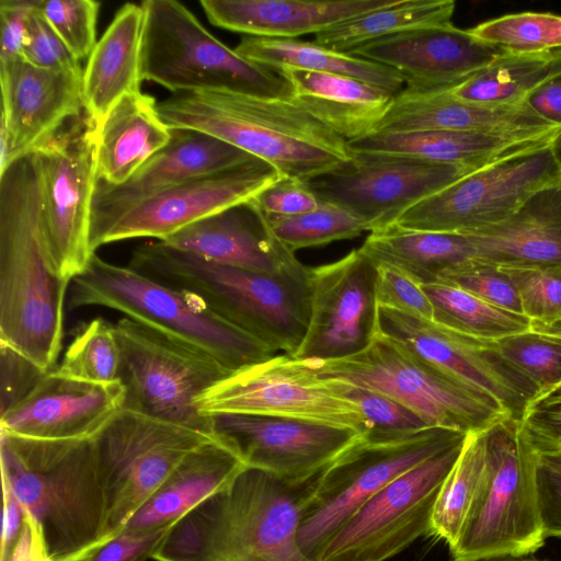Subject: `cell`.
<instances>
[{
    "label": "cell",
    "instance_id": "6da1fadb",
    "mask_svg": "<svg viewBox=\"0 0 561 561\" xmlns=\"http://www.w3.org/2000/svg\"><path fill=\"white\" fill-rule=\"evenodd\" d=\"M71 280L54 270L33 153L0 174V344L44 371L61 351Z\"/></svg>",
    "mask_w": 561,
    "mask_h": 561
},
{
    "label": "cell",
    "instance_id": "7a4b0ae2",
    "mask_svg": "<svg viewBox=\"0 0 561 561\" xmlns=\"http://www.w3.org/2000/svg\"><path fill=\"white\" fill-rule=\"evenodd\" d=\"M1 480L41 524L54 561H84L110 541L94 438L48 440L1 432Z\"/></svg>",
    "mask_w": 561,
    "mask_h": 561
},
{
    "label": "cell",
    "instance_id": "3957f363",
    "mask_svg": "<svg viewBox=\"0 0 561 561\" xmlns=\"http://www.w3.org/2000/svg\"><path fill=\"white\" fill-rule=\"evenodd\" d=\"M170 129L214 136L307 181L348 161L347 141L290 99L229 91L172 93L157 104Z\"/></svg>",
    "mask_w": 561,
    "mask_h": 561
},
{
    "label": "cell",
    "instance_id": "277c9868",
    "mask_svg": "<svg viewBox=\"0 0 561 561\" xmlns=\"http://www.w3.org/2000/svg\"><path fill=\"white\" fill-rule=\"evenodd\" d=\"M128 265L199 297L217 314L276 353L293 357L309 321L310 267L268 274L208 261L163 241L136 248Z\"/></svg>",
    "mask_w": 561,
    "mask_h": 561
},
{
    "label": "cell",
    "instance_id": "5b68a950",
    "mask_svg": "<svg viewBox=\"0 0 561 561\" xmlns=\"http://www.w3.org/2000/svg\"><path fill=\"white\" fill-rule=\"evenodd\" d=\"M297 488L245 469L180 519L154 561H314L298 542Z\"/></svg>",
    "mask_w": 561,
    "mask_h": 561
},
{
    "label": "cell",
    "instance_id": "8992f818",
    "mask_svg": "<svg viewBox=\"0 0 561 561\" xmlns=\"http://www.w3.org/2000/svg\"><path fill=\"white\" fill-rule=\"evenodd\" d=\"M104 307L202 351L231 371L278 353L211 310L196 295L165 285L129 265L110 263L94 253L70 283L67 307Z\"/></svg>",
    "mask_w": 561,
    "mask_h": 561
},
{
    "label": "cell",
    "instance_id": "52a82bcc",
    "mask_svg": "<svg viewBox=\"0 0 561 561\" xmlns=\"http://www.w3.org/2000/svg\"><path fill=\"white\" fill-rule=\"evenodd\" d=\"M538 454L522 421L486 432L483 481L456 543L454 561L523 557L545 543L537 496Z\"/></svg>",
    "mask_w": 561,
    "mask_h": 561
},
{
    "label": "cell",
    "instance_id": "ba28073f",
    "mask_svg": "<svg viewBox=\"0 0 561 561\" xmlns=\"http://www.w3.org/2000/svg\"><path fill=\"white\" fill-rule=\"evenodd\" d=\"M466 436L440 427L398 436L367 432L297 488L298 542L302 551L316 560L328 541L382 488Z\"/></svg>",
    "mask_w": 561,
    "mask_h": 561
},
{
    "label": "cell",
    "instance_id": "9c48e42d",
    "mask_svg": "<svg viewBox=\"0 0 561 561\" xmlns=\"http://www.w3.org/2000/svg\"><path fill=\"white\" fill-rule=\"evenodd\" d=\"M302 362L321 377L390 397L431 427L469 434L508 417L495 400L380 331L365 350L351 356Z\"/></svg>",
    "mask_w": 561,
    "mask_h": 561
},
{
    "label": "cell",
    "instance_id": "30bf717a",
    "mask_svg": "<svg viewBox=\"0 0 561 561\" xmlns=\"http://www.w3.org/2000/svg\"><path fill=\"white\" fill-rule=\"evenodd\" d=\"M144 80L172 93L229 91L290 99L289 83L275 70L249 61L210 34L175 0L141 2Z\"/></svg>",
    "mask_w": 561,
    "mask_h": 561
},
{
    "label": "cell",
    "instance_id": "8fae6325",
    "mask_svg": "<svg viewBox=\"0 0 561 561\" xmlns=\"http://www.w3.org/2000/svg\"><path fill=\"white\" fill-rule=\"evenodd\" d=\"M121 350L119 378L126 408L153 417L215 433L197 398L233 371L210 355L127 317L115 323Z\"/></svg>",
    "mask_w": 561,
    "mask_h": 561
},
{
    "label": "cell",
    "instance_id": "7c38bea8",
    "mask_svg": "<svg viewBox=\"0 0 561 561\" xmlns=\"http://www.w3.org/2000/svg\"><path fill=\"white\" fill-rule=\"evenodd\" d=\"M215 436L124 407L94 437L108 539L123 531L187 455Z\"/></svg>",
    "mask_w": 561,
    "mask_h": 561
},
{
    "label": "cell",
    "instance_id": "4fadbf2b",
    "mask_svg": "<svg viewBox=\"0 0 561 561\" xmlns=\"http://www.w3.org/2000/svg\"><path fill=\"white\" fill-rule=\"evenodd\" d=\"M98 127L78 117L33 153L42 221L55 272L72 280L91 256V211L96 185Z\"/></svg>",
    "mask_w": 561,
    "mask_h": 561
},
{
    "label": "cell",
    "instance_id": "5bb4252c",
    "mask_svg": "<svg viewBox=\"0 0 561 561\" xmlns=\"http://www.w3.org/2000/svg\"><path fill=\"white\" fill-rule=\"evenodd\" d=\"M196 407L205 416L268 415L369 432L359 407L337 380L321 377L285 354L232 373L202 393Z\"/></svg>",
    "mask_w": 561,
    "mask_h": 561
},
{
    "label": "cell",
    "instance_id": "9a60e30c",
    "mask_svg": "<svg viewBox=\"0 0 561 561\" xmlns=\"http://www.w3.org/2000/svg\"><path fill=\"white\" fill-rule=\"evenodd\" d=\"M561 181L552 145L481 168L403 211L405 230L469 233L512 216L541 188Z\"/></svg>",
    "mask_w": 561,
    "mask_h": 561
},
{
    "label": "cell",
    "instance_id": "2e32d148",
    "mask_svg": "<svg viewBox=\"0 0 561 561\" xmlns=\"http://www.w3.org/2000/svg\"><path fill=\"white\" fill-rule=\"evenodd\" d=\"M463 442L382 488L328 541L314 561H387L430 535L436 499Z\"/></svg>",
    "mask_w": 561,
    "mask_h": 561
},
{
    "label": "cell",
    "instance_id": "e0dca14e",
    "mask_svg": "<svg viewBox=\"0 0 561 561\" xmlns=\"http://www.w3.org/2000/svg\"><path fill=\"white\" fill-rule=\"evenodd\" d=\"M351 153L348 161L305 182L319 202L364 218L371 231L392 225L416 203L474 172L405 157Z\"/></svg>",
    "mask_w": 561,
    "mask_h": 561
},
{
    "label": "cell",
    "instance_id": "ac0fdd59",
    "mask_svg": "<svg viewBox=\"0 0 561 561\" xmlns=\"http://www.w3.org/2000/svg\"><path fill=\"white\" fill-rule=\"evenodd\" d=\"M376 264L359 248L310 267L309 321L293 358L327 360L365 350L379 332Z\"/></svg>",
    "mask_w": 561,
    "mask_h": 561
},
{
    "label": "cell",
    "instance_id": "d6986e66",
    "mask_svg": "<svg viewBox=\"0 0 561 561\" xmlns=\"http://www.w3.org/2000/svg\"><path fill=\"white\" fill-rule=\"evenodd\" d=\"M282 174L253 158L234 168L168 187L127 207L90 238L91 250L133 238L164 241L186 226L254 198Z\"/></svg>",
    "mask_w": 561,
    "mask_h": 561
},
{
    "label": "cell",
    "instance_id": "ffe728a7",
    "mask_svg": "<svg viewBox=\"0 0 561 561\" xmlns=\"http://www.w3.org/2000/svg\"><path fill=\"white\" fill-rule=\"evenodd\" d=\"M378 327L415 355L495 400L510 419L522 421L539 393L502 357L493 341L382 307H378Z\"/></svg>",
    "mask_w": 561,
    "mask_h": 561
},
{
    "label": "cell",
    "instance_id": "44dd1931",
    "mask_svg": "<svg viewBox=\"0 0 561 561\" xmlns=\"http://www.w3.org/2000/svg\"><path fill=\"white\" fill-rule=\"evenodd\" d=\"M214 432L230 439L249 468L299 488L366 433L323 423L255 414L210 415Z\"/></svg>",
    "mask_w": 561,
    "mask_h": 561
},
{
    "label": "cell",
    "instance_id": "7402d4cb",
    "mask_svg": "<svg viewBox=\"0 0 561 561\" xmlns=\"http://www.w3.org/2000/svg\"><path fill=\"white\" fill-rule=\"evenodd\" d=\"M507 51L451 23L381 37L347 54L391 68L409 91L439 93L465 83Z\"/></svg>",
    "mask_w": 561,
    "mask_h": 561
},
{
    "label": "cell",
    "instance_id": "603a6c76",
    "mask_svg": "<svg viewBox=\"0 0 561 561\" xmlns=\"http://www.w3.org/2000/svg\"><path fill=\"white\" fill-rule=\"evenodd\" d=\"M122 380L98 383L47 371L15 404L1 412V432L48 440L94 438L124 408Z\"/></svg>",
    "mask_w": 561,
    "mask_h": 561
},
{
    "label": "cell",
    "instance_id": "cb8c5ba5",
    "mask_svg": "<svg viewBox=\"0 0 561 561\" xmlns=\"http://www.w3.org/2000/svg\"><path fill=\"white\" fill-rule=\"evenodd\" d=\"M83 72L53 71L23 58L0 64L1 123L13 162L35 151L84 111Z\"/></svg>",
    "mask_w": 561,
    "mask_h": 561
},
{
    "label": "cell",
    "instance_id": "d4e9b609",
    "mask_svg": "<svg viewBox=\"0 0 561 561\" xmlns=\"http://www.w3.org/2000/svg\"><path fill=\"white\" fill-rule=\"evenodd\" d=\"M250 153L194 129H171L170 141L126 183L112 186L96 181L91 233L102 229L136 202L168 187L225 171L252 160Z\"/></svg>",
    "mask_w": 561,
    "mask_h": 561
},
{
    "label": "cell",
    "instance_id": "484cf974",
    "mask_svg": "<svg viewBox=\"0 0 561 561\" xmlns=\"http://www.w3.org/2000/svg\"><path fill=\"white\" fill-rule=\"evenodd\" d=\"M163 242L208 261L268 274L304 265L275 236L253 198L199 219Z\"/></svg>",
    "mask_w": 561,
    "mask_h": 561
},
{
    "label": "cell",
    "instance_id": "4316f807",
    "mask_svg": "<svg viewBox=\"0 0 561 561\" xmlns=\"http://www.w3.org/2000/svg\"><path fill=\"white\" fill-rule=\"evenodd\" d=\"M561 129L528 103L491 105L459 100L448 92L420 93L403 89L374 133L450 130L483 134H533Z\"/></svg>",
    "mask_w": 561,
    "mask_h": 561
},
{
    "label": "cell",
    "instance_id": "83f0119b",
    "mask_svg": "<svg viewBox=\"0 0 561 561\" xmlns=\"http://www.w3.org/2000/svg\"><path fill=\"white\" fill-rule=\"evenodd\" d=\"M561 129L533 134H483L450 130L371 133L348 140L351 152L412 158L461 165L473 171L551 146Z\"/></svg>",
    "mask_w": 561,
    "mask_h": 561
},
{
    "label": "cell",
    "instance_id": "f1b7e54d",
    "mask_svg": "<svg viewBox=\"0 0 561 561\" xmlns=\"http://www.w3.org/2000/svg\"><path fill=\"white\" fill-rule=\"evenodd\" d=\"M248 468L237 446L216 433L213 439L196 448L178 465L129 519L123 531H137L179 522L198 505L227 489Z\"/></svg>",
    "mask_w": 561,
    "mask_h": 561
},
{
    "label": "cell",
    "instance_id": "f546056e",
    "mask_svg": "<svg viewBox=\"0 0 561 561\" xmlns=\"http://www.w3.org/2000/svg\"><path fill=\"white\" fill-rule=\"evenodd\" d=\"M393 0H202L208 21L220 28L266 38L314 35Z\"/></svg>",
    "mask_w": 561,
    "mask_h": 561
},
{
    "label": "cell",
    "instance_id": "4dcf8cb0",
    "mask_svg": "<svg viewBox=\"0 0 561 561\" xmlns=\"http://www.w3.org/2000/svg\"><path fill=\"white\" fill-rule=\"evenodd\" d=\"M466 234L474 259L499 266L561 265V181L505 220Z\"/></svg>",
    "mask_w": 561,
    "mask_h": 561
},
{
    "label": "cell",
    "instance_id": "1f68e13d",
    "mask_svg": "<svg viewBox=\"0 0 561 561\" xmlns=\"http://www.w3.org/2000/svg\"><path fill=\"white\" fill-rule=\"evenodd\" d=\"M291 88L290 100L346 141L374 133L394 94L362 80L290 67L275 70Z\"/></svg>",
    "mask_w": 561,
    "mask_h": 561
},
{
    "label": "cell",
    "instance_id": "d6a6232c",
    "mask_svg": "<svg viewBox=\"0 0 561 561\" xmlns=\"http://www.w3.org/2000/svg\"><path fill=\"white\" fill-rule=\"evenodd\" d=\"M145 11L126 3L96 42L82 77L84 113L100 126L126 94L140 92Z\"/></svg>",
    "mask_w": 561,
    "mask_h": 561
},
{
    "label": "cell",
    "instance_id": "836d02e7",
    "mask_svg": "<svg viewBox=\"0 0 561 561\" xmlns=\"http://www.w3.org/2000/svg\"><path fill=\"white\" fill-rule=\"evenodd\" d=\"M156 100L140 92L124 95L107 113L96 134V181L126 183L171 139Z\"/></svg>",
    "mask_w": 561,
    "mask_h": 561
},
{
    "label": "cell",
    "instance_id": "e575fe53",
    "mask_svg": "<svg viewBox=\"0 0 561 561\" xmlns=\"http://www.w3.org/2000/svg\"><path fill=\"white\" fill-rule=\"evenodd\" d=\"M234 50L244 59L272 70L290 67L342 75L379 87L394 95L404 89L403 79L391 68L327 48L316 42L244 36Z\"/></svg>",
    "mask_w": 561,
    "mask_h": 561
},
{
    "label": "cell",
    "instance_id": "d590c367",
    "mask_svg": "<svg viewBox=\"0 0 561 561\" xmlns=\"http://www.w3.org/2000/svg\"><path fill=\"white\" fill-rule=\"evenodd\" d=\"M453 0H393L388 5L342 21L314 36L327 48L348 53L404 31L451 24Z\"/></svg>",
    "mask_w": 561,
    "mask_h": 561
},
{
    "label": "cell",
    "instance_id": "8d00e7d4",
    "mask_svg": "<svg viewBox=\"0 0 561 561\" xmlns=\"http://www.w3.org/2000/svg\"><path fill=\"white\" fill-rule=\"evenodd\" d=\"M558 73L554 50L507 51L448 93L468 102L519 105L528 103L530 95Z\"/></svg>",
    "mask_w": 561,
    "mask_h": 561
},
{
    "label": "cell",
    "instance_id": "74e56055",
    "mask_svg": "<svg viewBox=\"0 0 561 561\" xmlns=\"http://www.w3.org/2000/svg\"><path fill=\"white\" fill-rule=\"evenodd\" d=\"M433 307V321L462 334L499 341L530 330V320L489 304L471 293L446 283L422 285Z\"/></svg>",
    "mask_w": 561,
    "mask_h": 561
},
{
    "label": "cell",
    "instance_id": "f35d334b",
    "mask_svg": "<svg viewBox=\"0 0 561 561\" xmlns=\"http://www.w3.org/2000/svg\"><path fill=\"white\" fill-rule=\"evenodd\" d=\"M486 432L467 434L434 505L430 535L444 540L449 548L456 543L483 481Z\"/></svg>",
    "mask_w": 561,
    "mask_h": 561
},
{
    "label": "cell",
    "instance_id": "ab89813d",
    "mask_svg": "<svg viewBox=\"0 0 561 561\" xmlns=\"http://www.w3.org/2000/svg\"><path fill=\"white\" fill-rule=\"evenodd\" d=\"M56 374L82 381L121 380V350L115 324L98 317L78 325Z\"/></svg>",
    "mask_w": 561,
    "mask_h": 561
},
{
    "label": "cell",
    "instance_id": "60d3db41",
    "mask_svg": "<svg viewBox=\"0 0 561 561\" xmlns=\"http://www.w3.org/2000/svg\"><path fill=\"white\" fill-rule=\"evenodd\" d=\"M266 217L275 236L293 252L353 239L364 231L373 230L371 225L364 218L325 202H320L317 208L302 214Z\"/></svg>",
    "mask_w": 561,
    "mask_h": 561
},
{
    "label": "cell",
    "instance_id": "b9f144b4",
    "mask_svg": "<svg viewBox=\"0 0 561 561\" xmlns=\"http://www.w3.org/2000/svg\"><path fill=\"white\" fill-rule=\"evenodd\" d=\"M479 41L513 53L561 49V15L520 12L488 20L469 28Z\"/></svg>",
    "mask_w": 561,
    "mask_h": 561
},
{
    "label": "cell",
    "instance_id": "7bdbcfd3",
    "mask_svg": "<svg viewBox=\"0 0 561 561\" xmlns=\"http://www.w3.org/2000/svg\"><path fill=\"white\" fill-rule=\"evenodd\" d=\"M502 357L531 381L540 394L561 386V342L533 331L495 341Z\"/></svg>",
    "mask_w": 561,
    "mask_h": 561
},
{
    "label": "cell",
    "instance_id": "ee69618b",
    "mask_svg": "<svg viewBox=\"0 0 561 561\" xmlns=\"http://www.w3.org/2000/svg\"><path fill=\"white\" fill-rule=\"evenodd\" d=\"M499 267L514 283L523 313L530 322L550 324L561 320V265Z\"/></svg>",
    "mask_w": 561,
    "mask_h": 561
},
{
    "label": "cell",
    "instance_id": "f6af8a7d",
    "mask_svg": "<svg viewBox=\"0 0 561 561\" xmlns=\"http://www.w3.org/2000/svg\"><path fill=\"white\" fill-rule=\"evenodd\" d=\"M34 7L80 61L96 44L100 2L93 0H34Z\"/></svg>",
    "mask_w": 561,
    "mask_h": 561
},
{
    "label": "cell",
    "instance_id": "bcb514c9",
    "mask_svg": "<svg viewBox=\"0 0 561 561\" xmlns=\"http://www.w3.org/2000/svg\"><path fill=\"white\" fill-rule=\"evenodd\" d=\"M436 283L455 285L489 304L524 314L514 283L493 263L472 259L442 273Z\"/></svg>",
    "mask_w": 561,
    "mask_h": 561
},
{
    "label": "cell",
    "instance_id": "7dc6e473",
    "mask_svg": "<svg viewBox=\"0 0 561 561\" xmlns=\"http://www.w3.org/2000/svg\"><path fill=\"white\" fill-rule=\"evenodd\" d=\"M336 380V379H335ZM343 392L354 401L377 435L398 436L416 433L431 426L400 402L374 390L337 380Z\"/></svg>",
    "mask_w": 561,
    "mask_h": 561
},
{
    "label": "cell",
    "instance_id": "c3c4849f",
    "mask_svg": "<svg viewBox=\"0 0 561 561\" xmlns=\"http://www.w3.org/2000/svg\"><path fill=\"white\" fill-rule=\"evenodd\" d=\"M375 264V295L378 307L433 320L432 304L419 280L391 264Z\"/></svg>",
    "mask_w": 561,
    "mask_h": 561
},
{
    "label": "cell",
    "instance_id": "681fc988",
    "mask_svg": "<svg viewBox=\"0 0 561 561\" xmlns=\"http://www.w3.org/2000/svg\"><path fill=\"white\" fill-rule=\"evenodd\" d=\"M22 58L41 69L83 72L80 61L69 51L35 7L30 15Z\"/></svg>",
    "mask_w": 561,
    "mask_h": 561
},
{
    "label": "cell",
    "instance_id": "f907efd6",
    "mask_svg": "<svg viewBox=\"0 0 561 561\" xmlns=\"http://www.w3.org/2000/svg\"><path fill=\"white\" fill-rule=\"evenodd\" d=\"M176 523L137 531H123L89 556L84 561H147L152 559Z\"/></svg>",
    "mask_w": 561,
    "mask_h": 561
},
{
    "label": "cell",
    "instance_id": "816d5d0a",
    "mask_svg": "<svg viewBox=\"0 0 561 561\" xmlns=\"http://www.w3.org/2000/svg\"><path fill=\"white\" fill-rule=\"evenodd\" d=\"M253 201L266 215L273 216L302 214L320 204L305 181L285 175L265 187Z\"/></svg>",
    "mask_w": 561,
    "mask_h": 561
},
{
    "label": "cell",
    "instance_id": "f5cc1de1",
    "mask_svg": "<svg viewBox=\"0 0 561 561\" xmlns=\"http://www.w3.org/2000/svg\"><path fill=\"white\" fill-rule=\"evenodd\" d=\"M522 422L537 449L561 448V388L537 396Z\"/></svg>",
    "mask_w": 561,
    "mask_h": 561
},
{
    "label": "cell",
    "instance_id": "db71d44e",
    "mask_svg": "<svg viewBox=\"0 0 561 561\" xmlns=\"http://www.w3.org/2000/svg\"><path fill=\"white\" fill-rule=\"evenodd\" d=\"M1 412L20 401L46 374L31 360L1 345Z\"/></svg>",
    "mask_w": 561,
    "mask_h": 561
},
{
    "label": "cell",
    "instance_id": "11a10c76",
    "mask_svg": "<svg viewBox=\"0 0 561 561\" xmlns=\"http://www.w3.org/2000/svg\"><path fill=\"white\" fill-rule=\"evenodd\" d=\"M34 0H1L0 64L22 58Z\"/></svg>",
    "mask_w": 561,
    "mask_h": 561
},
{
    "label": "cell",
    "instance_id": "9f6ffc18",
    "mask_svg": "<svg viewBox=\"0 0 561 561\" xmlns=\"http://www.w3.org/2000/svg\"><path fill=\"white\" fill-rule=\"evenodd\" d=\"M537 496L545 537H561V468L538 457Z\"/></svg>",
    "mask_w": 561,
    "mask_h": 561
},
{
    "label": "cell",
    "instance_id": "6f0895ef",
    "mask_svg": "<svg viewBox=\"0 0 561 561\" xmlns=\"http://www.w3.org/2000/svg\"><path fill=\"white\" fill-rule=\"evenodd\" d=\"M23 512L22 529L7 561H54L41 524L28 512Z\"/></svg>",
    "mask_w": 561,
    "mask_h": 561
},
{
    "label": "cell",
    "instance_id": "680465c9",
    "mask_svg": "<svg viewBox=\"0 0 561 561\" xmlns=\"http://www.w3.org/2000/svg\"><path fill=\"white\" fill-rule=\"evenodd\" d=\"M3 508L0 561H7L23 525L24 512L10 485L2 481Z\"/></svg>",
    "mask_w": 561,
    "mask_h": 561
},
{
    "label": "cell",
    "instance_id": "91938a15",
    "mask_svg": "<svg viewBox=\"0 0 561 561\" xmlns=\"http://www.w3.org/2000/svg\"><path fill=\"white\" fill-rule=\"evenodd\" d=\"M558 65V64H557ZM559 69V68H558ZM528 104L547 121L561 125V71L538 88Z\"/></svg>",
    "mask_w": 561,
    "mask_h": 561
},
{
    "label": "cell",
    "instance_id": "94428289",
    "mask_svg": "<svg viewBox=\"0 0 561 561\" xmlns=\"http://www.w3.org/2000/svg\"><path fill=\"white\" fill-rule=\"evenodd\" d=\"M530 331L548 339L561 342V320L550 324L530 322Z\"/></svg>",
    "mask_w": 561,
    "mask_h": 561
},
{
    "label": "cell",
    "instance_id": "6125c7cd",
    "mask_svg": "<svg viewBox=\"0 0 561 561\" xmlns=\"http://www.w3.org/2000/svg\"><path fill=\"white\" fill-rule=\"evenodd\" d=\"M536 450L540 460L561 468V448H536Z\"/></svg>",
    "mask_w": 561,
    "mask_h": 561
},
{
    "label": "cell",
    "instance_id": "be15d7a7",
    "mask_svg": "<svg viewBox=\"0 0 561 561\" xmlns=\"http://www.w3.org/2000/svg\"><path fill=\"white\" fill-rule=\"evenodd\" d=\"M554 51H556V56H557L558 68L561 71V49H557ZM552 150H553L554 156H556V158H557V160H558V162H559V164L561 167V133L559 134V136L553 141Z\"/></svg>",
    "mask_w": 561,
    "mask_h": 561
},
{
    "label": "cell",
    "instance_id": "e7e4bbea",
    "mask_svg": "<svg viewBox=\"0 0 561 561\" xmlns=\"http://www.w3.org/2000/svg\"><path fill=\"white\" fill-rule=\"evenodd\" d=\"M478 561H539V560H533V559H520V557H503V558H491V559H484V560H478Z\"/></svg>",
    "mask_w": 561,
    "mask_h": 561
},
{
    "label": "cell",
    "instance_id": "03108f58",
    "mask_svg": "<svg viewBox=\"0 0 561 561\" xmlns=\"http://www.w3.org/2000/svg\"><path fill=\"white\" fill-rule=\"evenodd\" d=\"M559 388H561V387H559ZM559 388H557V389H559Z\"/></svg>",
    "mask_w": 561,
    "mask_h": 561
},
{
    "label": "cell",
    "instance_id": "003e7915",
    "mask_svg": "<svg viewBox=\"0 0 561 561\" xmlns=\"http://www.w3.org/2000/svg\"><path fill=\"white\" fill-rule=\"evenodd\" d=\"M561 387V386H560Z\"/></svg>",
    "mask_w": 561,
    "mask_h": 561
}]
</instances>
